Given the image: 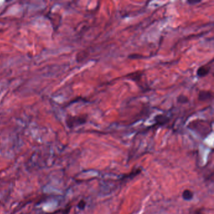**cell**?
Masks as SVG:
<instances>
[{
	"label": "cell",
	"mask_w": 214,
	"mask_h": 214,
	"mask_svg": "<svg viewBox=\"0 0 214 214\" xmlns=\"http://www.w3.org/2000/svg\"><path fill=\"white\" fill-rule=\"evenodd\" d=\"M210 62L198 67L197 70V75L198 77H204L209 74L211 69V65H210Z\"/></svg>",
	"instance_id": "1"
},
{
	"label": "cell",
	"mask_w": 214,
	"mask_h": 214,
	"mask_svg": "<svg viewBox=\"0 0 214 214\" xmlns=\"http://www.w3.org/2000/svg\"><path fill=\"white\" fill-rule=\"evenodd\" d=\"M213 99V93L210 90H200L198 99L200 101H209Z\"/></svg>",
	"instance_id": "2"
},
{
	"label": "cell",
	"mask_w": 214,
	"mask_h": 214,
	"mask_svg": "<svg viewBox=\"0 0 214 214\" xmlns=\"http://www.w3.org/2000/svg\"><path fill=\"white\" fill-rule=\"evenodd\" d=\"M142 76H143V72L138 71L130 74L128 77H130L131 79H132L133 81H140L141 79Z\"/></svg>",
	"instance_id": "3"
},
{
	"label": "cell",
	"mask_w": 214,
	"mask_h": 214,
	"mask_svg": "<svg viewBox=\"0 0 214 214\" xmlns=\"http://www.w3.org/2000/svg\"><path fill=\"white\" fill-rule=\"evenodd\" d=\"M182 197L183 199L186 200H191L193 197V193L192 191L190 190H185L183 192Z\"/></svg>",
	"instance_id": "4"
},
{
	"label": "cell",
	"mask_w": 214,
	"mask_h": 214,
	"mask_svg": "<svg viewBox=\"0 0 214 214\" xmlns=\"http://www.w3.org/2000/svg\"><path fill=\"white\" fill-rule=\"evenodd\" d=\"M177 102L180 104H187L189 102L188 97L185 95H179L176 98Z\"/></svg>",
	"instance_id": "5"
},
{
	"label": "cell",
	"mask_w": 214,
	"mask_h": 214,
	"mask_svg": "<svg viewBox=\"0 0 214 214\" xmlns=\"http://www.w3.org/2000/svg\"><path fill=\"white\" fill-rule=\"evenodd\" d=\"M85 205H86V203H85V201L84 200H81L78 204V207L80 209H84L85 208Z\"/></svg>",
	"instance_id": "6"
},
{
	"label": "cell",
	"mask_w": 214,
	"mask_h": 214,
	"mask_svg": "<svg viewBox=\"0 0 214 214\" xmlns=\"http://www.w3.org/2000/svg\"><path fill=\"white\" fill-rule=\"evenodd\" d=\"M188 3L189 4H197V3H200V1H188Z\"/></svg>",
	"instance_id": "7"
}]
</instances>
